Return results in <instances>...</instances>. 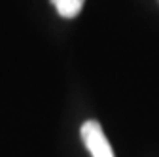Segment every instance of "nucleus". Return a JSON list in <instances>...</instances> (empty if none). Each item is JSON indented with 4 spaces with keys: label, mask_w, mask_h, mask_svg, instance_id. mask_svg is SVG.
<instances>
[{
    "label": "nucleus",
    "mask_w": 159,
    "mask_h": 157,
    "mask_svg": "<svg viewBox=\"0 0 159 157\" xmlns=\"http://www.w3.org/2000/svg\"><path fill=\"white\" fill-rule=\"evenodd\" d=\"M80 134H82L84 146L89 150L91 157H116L101 123H97L93 119L85 121L80 129Z\"/></svg>",
    "instance_id": "f257e3e1"
},
{
    "label": "nucleus",
    "mask_w": 159,
    "mask_h": 157,
    "mask_svg": "<svg viewBox=\"0 0 159 157\" xmlns=\"http://www.w3.org/2000/svg\"><path fill=\"white\" fill-rule=\"evenodd\" d=\"M49 2L57 8V11H59L61 17L72 19V17H76L80 11H82L85 0H49Z\"/></svg>",
    "instance_id": "f03ea898"
}]
</instances>
